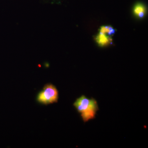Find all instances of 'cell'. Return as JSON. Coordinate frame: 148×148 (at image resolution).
Returning <instances> with one entry per match:
<instances>
[{
  "mask_svg": "<svg viewBox=\"0 0 148 148\" xmlns=\"http://www.w3.org/2000/svg\"><path fill=\"white\" fill-rule=\"evenodd\" d=\"M74 106L80 114L84 122L95 118L99 109L98 103L95 99H89L84 95L77 99L74 103Z\"/></svg>",
  "mask_w": 148,
  "mask_h": 148,
  "instance_id": "1",
  "label": "cell"
},
{
  "mask_svg": "<svg viewBox=\"0 0 148 148\" xmlns=\"http://www.w3.org/2000/svg\"><path fill=\"white\" fill-rule=\"evenodd\" d=\"M58 98L56 88L51 84L46 85L43 90L38 94L37 101L41 104L47 105L56 103Z\"/></svg>",
  "mask_w": 148,
  "mask_h": 148,
  "instance_id": "2",
  "label": "cell"
},
{
  "mask_svg": "<svg viewBox=\"0 0 148 148\" xmlns=\"http://www.w3.org/2000/svg\"><path fill=\"white\" fill-rule=\"evenodd\" d=\"M95 41L101 47L109 46L113 44V40L111 36L99 33L94 38Z\"/></svg>",
  "mask_w": 148,
  "mask_h": 148,
  "instance_id": "3",
  "label": "cell"
},
{
  "mask_svg": "<svg viewBox=\"0 0 148 148\" xmlns=\"http://www.w3.org/2000/svg\"><path fill=\"white\" fill-rule=\"evenodd\" d=\"M133 14L139 19H142L145 16L147 12V6L143 3L137 2L134 5L132 10Z\"/></svg>",
  "mask_w": 148,
  "mask_h": 148,
  "instance_id": "4",
  "label": "cell"
},
{
  "mask_svg": "<svg viewBox=\"0 0 148 148\" xmlns=\"http://www.w3.org/2000/svg\"><path fill=\"white\" fill-rule=\"evenodd\" d=\"M116 30L110 25L102 26L99 29V33L104 34L109 36H113L116 33Z\"/></svg>",
  "mask_w": 148,
  "mask_h": 148,
  "instance_id": "5",
  "label": "cell"
}]
</instances>
